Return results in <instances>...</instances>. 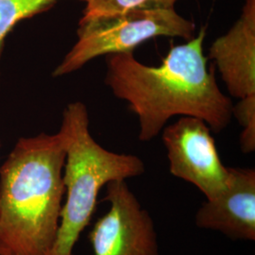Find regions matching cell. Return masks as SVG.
<instances>
[{"instance_id":"cell-9","label":"cell","mask_w":255,"mask_h":255,"mask_svg":"<svg viewBox=\"0 0 255 255\" xmlns=\"http://www.w3.org/2000/svg\"><path fill=\"white\" fill-rule=\"evenodd\" d=\"M61 0H0V56L4 40L20 21L52 8Z\"/></svg>"},{"instance_id":"cell-5","label":"cell","mask_w":255,"mask_h":255,"mask_svg":"<svg viewBox=\"0 0 255 255\" xmlns=\"http://www.w3.org/2000/svg\"><path fill=\"white\" fill-rule=\"evenodd\" d=\"M162 131L174 177L195 185L207 201L227 189L229 167L222 164L212 130L203 120L181 117Z\"/></svg>"},{"instance_id":"cell-12","label":"cell","mask_w":255,"mask_h":255,"mask_svg":"<svg viewBox=\"0 0 255 255\" xmlns=\"http://www.w3.org/2000/svg\"><path fill=\"white\" fill-rule=\"evenodd\" d=\"M0 146H1V143H0Z\"/></svg>"},{"instance_id":"cell-2","label":"cell","mask_w":255,"mask_h":255,"mask_svg":"<svg viewBox=\"0 0 255 255\" xmlns=\"http://www.w3.org/2000/svg\"><path fill=\"white\" fill-rule=\"evenodd\" d=\"M59 130L21 138L0 167V255H49L64 196Z\"/></svg>"},{"instance_id":"cell-11","label":"cell","mask_w":255,"mask_h":255,"mask_svg":"<svg viewBox=\"0 0 255 255\" xmlns=\"http://www.w3.org/2000/svg\"><path fill=\"white\" fill-rule=\"evenodd\" d=\"M233 116L243 128L240 135V146L244 153L255 150V95L240 99L233 106Z\"/></svg>"},{"instance_id":"cell-7","label":"cell","mask_w":255,"mask_h":255,"mask_svg":"<svg viewBox=\"0 0 255 255\" xmlns=\"http://www.w3.org/2000/svg\"><path fill=\"white\" fill-rule=\"evenodd\" d=\"M227 189L204 202L196 214V225L218 231L234 240H255V171L229 167Z\"/></svg>"},{"instance_id":"cell-1","label":"cell","mask_w":255,"mask_h":255,"mask_svg":"<svg viewBox=\"0 0 255 255\" xmlns=\"http://www.w3.org/2000/svg\"><path fill=\"white\" fill-rule=\"evenodd\" d=\"M206 27L185 44L175 46L160 65L137 61L133 53L106 56L105 83L138 119L141 142L158 136L173 117L203 120L219 133L233 118V102L208 68L203 53Z\"/></svg>"},{"instance_id":"cell-10","label":"cell","mask_w":255,"mask_h":255,"mask_svg":"<svg viewBox=\"0 0 255 255\" xmlns=\"http://www.w3.org/2000/svg\"><path fill=\"white\" fill-rule=\"evenodd\" d=\"M85 3L83 15L93 16L126 11L128 9H175L181 0H81Z\"/></svg>"},{"instance_id":"cell-3","label":"cell","mask_w":255,"mask_h":255,"mask_svg":"<svg viewBox=\"0 0 255 255\" xmlns=\"http://www.w3.org/2000/svg\"><path fill=\"white\" fill-rule=\"evenodd\" d=\"M60 130L65 140L63 180L66 199L49 255H74L75 245L95 213L101 188L113 181L140 176L146 168L135 155L110 151L93 138L88 111L82 102L67 105Z\"/></svg>"},{"instance_id":"cell-4","label":"cell","mask_w":255,"mask_h":255,"mask_svg":"<svg viewBox=\"0 0 255 255\" xmlns=\"http://www.w3.org/2000/svg\"><path fill=\"white\" fill-rule=\"evenodd\" d=\"M196 24L175 9H128L122 12L85 16L79 22L77 42L54 71V77L73 73L92 60L112 54L133 53L137 46L156 37L189 41Z\"/></svg>"},{"instance_id":"cell-8","label":"cell","mask_w":255,"mask_h":255,"mask_svg":"<svg viewBox=\"0 0 255 255\" xmlns=\"http://www.w3.org/2000/svg\"><path fill=\"white\" fill-rule=\"evenodd\" d=\"M207 59L215 62L232 97L255 95V0H245L239 18L214 41Z\"/></svg>"},{"instance_id":"cell-6","label":"cell","mask_w":255,"mask_h":255,"mask_svg":"<svg viewBox=\"0 0 255 255\" xmlns=\"http://www.w3.org/2000/svg\"><path fill=\"white\" fill-rule=\"evenodd\" d=\"M110 209L89 233L94 255H160L153 219L125 180L105 185Z\"/></svg>"}]
</instances>
